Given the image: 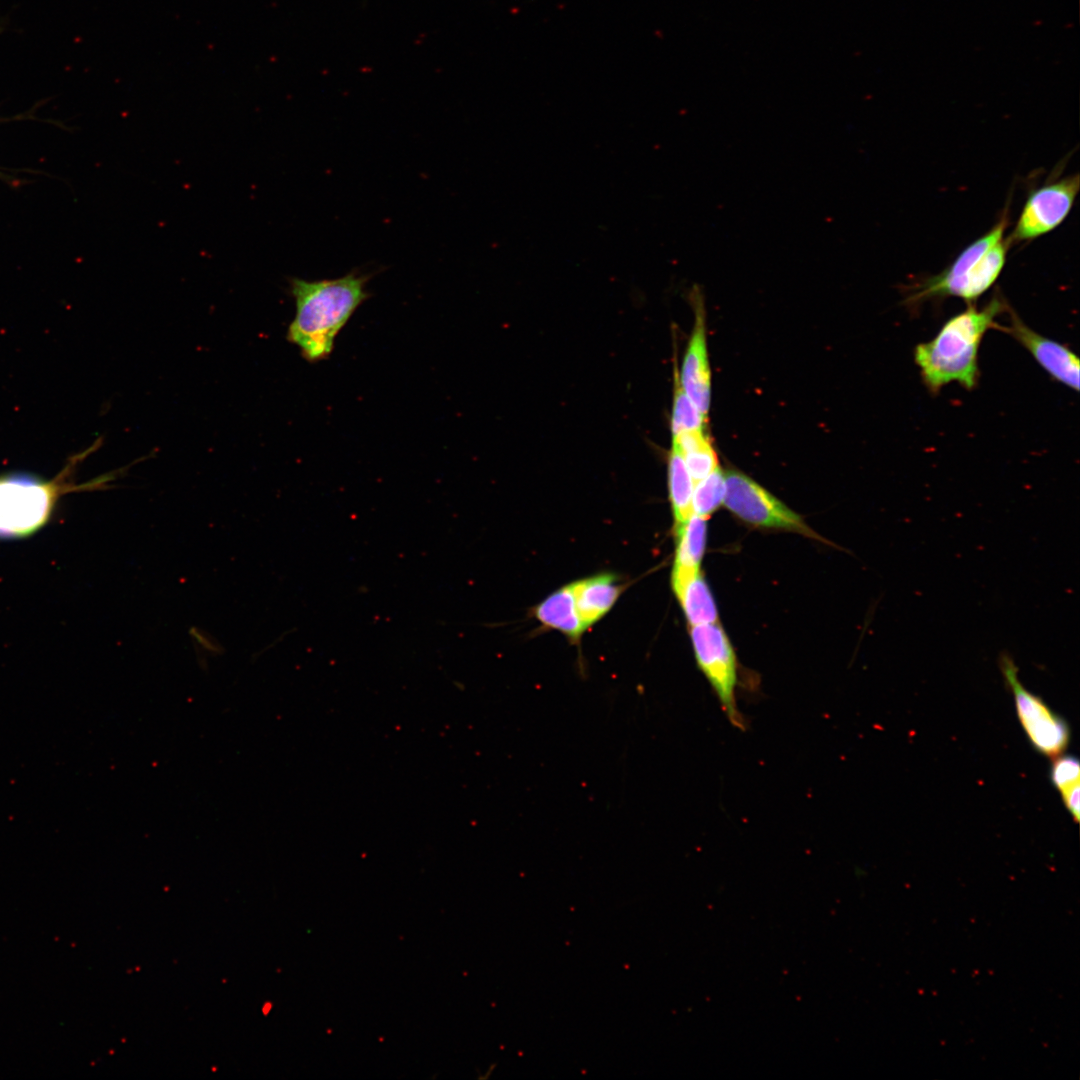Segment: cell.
Returning a JSON list of instances; mask_svg holds the SVG:
<instances>
[{"instance_id":"1","label":"cell","mask_w":1080,"mask_h":1080,"mask_svg":"<svg viewBox=\"0 0 1080 1080\" xmlns=\"http://www.w3.org/2000/svg\"><path fill=\"white\" fill-rule=\"evenodd\" d=\"M369 274L351 271L334 279H290L296 313L287 339L311 363L327 359L335 338L358 307L369 298Z\"/></svg>"},{"instance_id":"2","label":"cell","mask_w":1080,"mask_h":1080,"mask_svg":"<svg viewBox=\"0 0 1080 1080\" xmlns=\"http://www.w3.org/2000/svg\"><path fill=\"white\" fill-rule=\"evenodd\" d=\"M1008 309L1000 295H994L980 309L969 304L966 310L948 319L932 340L915 347V363L931 393H939L951 382H957L967 390L976 387L981 341L989 329H994L995 319Z\"/></svg>"},{"instance_id":"3","label":"cell","mask_w":1080,"mask_h":1080,"mask_svg":"<svg viewBox=\"0 0 1080 1080\" xmlns=\"http://www.w3.org/2000/svg\"><path fill=\"white\" fill-rule=\"evenodd\" d=\"M1006 213L983 236L968 245L943 271L907 288L905 303L912 307L928 300L957 297L973 304L998 279L1011 245L1005 237Z\"/></svg>"},{"instance_id":"4","label":"cell","mask_w":1080,"mask_h":1080,"mask_svg":"<svg viewBox=\"0 0 1080 1080\" xmlns=\"http://www.w3.org/2000/svg\"><path fill=\"white\" fill-rule=\"evenodd\" d=\"M690 636L696 663L712 687L722 711L735 728L744 730L746 721L735 696L737 657L727 634L718 622H713L691 626Z\"/></svg>"},{"instance_id":"5","label":"cell","mask_w":1080,"mask_h":1080,"mask_svg":"<svg viewBox=\"0 0 1080 1080\" xmlns=\"http://www.w3.org/2000/svg\"><path fill=\"white\" fill-rule=\"evenodd\" d=\"M60 487L29 475L0 477V537L27 536L48 519Z\"/></svg>"},{"instance_id":"6","label":"cell","mask_w":1080,"mask_h":1080,"mask_svg":"<svg viewBox=\"0 0 1080 1080\" xmlns=\"http://www.w3.org/2000/svg\"><path fill=\"white\" fill-rule=\"evenodd\" d=\"M723 504L737 518L754 527L780 529L820 539L802 517L777 497L738 470L725 471Z\"/></svg>"},{"instance_id":"7","label":"cell","mask_w":1080,"mask_h":1080,"mask_svg":"<svg viewBox=\"0 0 1080 1080\" xmlns=\"http://www.w3.org/2000/svg\"><path fill=\"white\" fill-rule=\"evenodd\" d=\"M999 667L1009 686L1019 722L1032 746L1047 757H1057L1067 748L1070 731L1067 723L1037 695L1019 681L1018 668L1008 654L999 658Z\"/></svg>"},{"instance_id":"8","label":"cell","mask_w":1080,"mask_h":1080,"mask_svg":"<svg viewBox=\"0 0 1080 1080\" xmlns=\"http://www.w3.org/2000/svg\"><path fill=\"white\" fill-rule=\"evenodd\" d=\"M1079 186V175L1075 174L1032 190L1007 237L1010 244L1033 240L1057 228L1070 213Z\"/></svg>"},{"instance_id":"9","label":"cell","mask_w":1080,"mask_h":1080,"mask_svg":"<svg viewBox=\"0 0 1080 1080\" xmlns=\"http://www.w3.org/2000/svg\"><path fill=\"white\" fill-rule=\"evenodd\" d=\"M1008 313L1009 324L996 323L994 329L1014 338L1049 376L1077 392L1079 390L1078 357L1066 345L1031 329L1012 308L1008 309Z\"/></svg>"},{"instance_id":"10","label":"cell","mask_w":1080,"mask_h":1080,"mask_svg":"<svg viewBox=\"0 0 1080 1080\" xmlns=\"http://www.w3.org/2000/svg\"><path fill=\"white\" fill-rule=\"evenodd\" d=\"M695 315L694 327L683 357L679 381L687 396L707 417L711 401V370L703 308H697Z\"/></svg>"},{"instance_id":"11","label":"cell","mask_w":1080,"mask_h":1080,"mask_svg":"<svg viewBox=\"0 0 1080 1080\" xmlns=\"http://www.w3.org/2000/svg\"><path fill=\"white\" fill-rule=\"evenodd\" d=\"M674 530L677 545L671 583L678 597L686 583L700 571L706 546V518L692 513L682 525Z\"/></svg>"},{"instance_id":"12","label":"cell","mask_w":1080,"mask_h":1080,"mask_svg":"<svg viewBox=\"0 0 1080 1080\" xmlns=\"http://www.w3.org/2000/svg\"><path fill=\"white\" fill-rule=\"evenodd\" d=\"M576 608L585 628L604 616L614 605L622 587L609 574L572 583Z\"/></svg>"},{"instance_id":"13","label":"cell","mask_w":1080,"mask_h":1080,"mask_svg":"<svg viewBox=\"0 0 1080 1080\" xmlns=\"http://www.w3.org/2000/svg\"><path fill=\"white\" fill-rule=\"evenodd\" d=\"M536 618L545 626L577 639L586 629L579 617L572 584L555 591L535 610Z\"/></svg>"},{"instance_id":"14","label":"cell","mask_w":1080,"mask_h":1080,"mask_svg":"<svg viewBox=\"0 0 1080 1080\" xmlns=\"http://www.w3.org/2000/svg\"><path fill=\"white\" fill-rule=\"evenodd\" d=\"M694 483L708 476L718 466V456L704 429L685 430L672 436Z\"/></svg>"},{"instance_id":"15","label":"cell","mask_w":1080,"mask_h":1080,"mask_svg":"<svg viewBox=\"0 0 1080 1080\" xmlns=\"http://www.w3.org/2000/svg\"><path fill=\"white\" fill-rule=\"evenodd\" d=\"M668 488L676 528L682 525L693 513L694 482L681 453L674 446H672L668 458Z\"/></svg>"},{"instance_id":"16","label":"cell","mask_w":1080,"mask_h":1080,"mask_svg":"<svg viewBox=\"0 0 1080 1080\" xmlns=\"http://www.w3.org/2000/svg\"><path fill=\"white\" fill-rule=\"evenodd\" d=\"M677 598L690 626L718 622L714 598L700 571L686 583Z\"/></svg>"},{"instance_id":"17","label":"cell","mask_w":1080,"mask_h":1080,"mask_svg":"<svg viewBox=\"0 0 1080 1080\" xmlns=\"http://www.w3.org/2000/svg\"><path fill=\"white\" fill-rule=\"evenodd\" d=\"M1051 782L1058 790L1065 805L1075 822L1079 819L1080 810V765L1077 758L1071 755H1059L1053 761L1050 771Z\"/></svg>"},{"instance_id":"18","label":"cell","mask_w":1080,"mask_h":1080,"mask_svg":"<svg viewBox=\"0 0 1080 1080\" xmlns=\"http://www.w3.org/2000/svg\"><path fill=\"white\" fill-rule=\"evenodd\" d=\"M725 492V471L718 466L708 476L694 483L693 513L706 519L709 518L723 504Z\"/></svg>"},{"instance_id":"19","label":"cell","mask_w":1080,"mask_h":1080,"mask_svg":"<svg viewBox=\"0 0 1080 1080\" xmlns=\"http://www.w3.org/2000/svg\"><path fill=\"white\" fill-rule=\"evenodd\" d=\"M673 406L671 415L672 436L685 430L704 429L707 417L704 416L683 390L675 369Z\"/></svg>"}]
</instances>
